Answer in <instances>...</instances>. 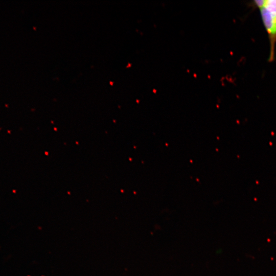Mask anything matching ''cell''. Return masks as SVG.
Listing matches in <instances>:
<instances>
[{
    "mask_svg": "<svg viewBox=\"0 0 276 276\" xmlns=\"http://www.w3.org/2000/svg\"><path fill=\"white\" fill-rule=\"evenodd\" d=\"M264 27L268 34L270 44L269 61L274 60L276 43V0H265L259 9Z\"/></svg>",
    "mask_w": 276,
    "mask_h": 276,
    "instance_id": "1",
    "label": "cell"
}]
</instances>
